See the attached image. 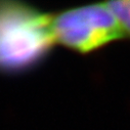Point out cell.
Wrapping results in <instances>:
<instances>
[{
    "label": "cell",
    "mask_w": 130,
    "mask_h": 130,
    "mask_svg": "<svg viewBox=\"0 0 130 130\" xmlns=\"http://www.w3.org/2000/svg\"><path fill=\"white\" fill-rule=\"evenodd\" d=\"M107 4L117 19L125 39H130V0L110 1Z\"/></svg>",
    "instance_id": "cell-3"
},
{
    "label": "cell",
    "mask_w": 130,
    "mask_h": 130,
    "mask_svg": "<svg viewBox=\"0 0 130 130\" xmlns=\"http://www.w3.org/2000/svg\"><path fill=\"white\" fill-rule=\"evenodd\" d=\"M51 13L22 2H0V70L20 73L37 67L50 54Z\"/></svg>",
    "instance_id": "cell-1"
},
{
    "label": "cell",
    "mask_w": 130,
    "mask_h": 130,
    "mask_svg": "<svg viewBox=\"0 0 130 130\" xmlns=\"http://www.w3.org/2000/svg\"><path fill=\"white\" fill-rule=\"evenodd\" d=\"M55 46L89 55L125 40L121 27L107 2L73 6L51 13Z\"/></svg>",
    "instance_id": "cell-2"
}]
</instances>
